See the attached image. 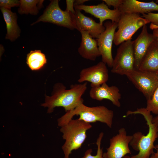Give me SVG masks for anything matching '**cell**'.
I'll return each instance as SVG.
<instances>
[{
  "mask_svg": "<svg viewBox=\"0 0 158 158\" xmlns=\"http://www.w3.org/2000/svg\"><path fill=\"white\" fill-rule=\"evenodd\" d=\"M87 82L71 85L69 89H66L62 83H58L54 86L52 95H45L44 103L41 105L48 108L47 113L52 112L55 107H63L66 112L74 109L81 102L82 98L87 89Z\"/></svg>",
  "mask_w": 158,
  "mask_h": 158,
  "instance_id": "cell-1",
  "label": "cell"
},
{
  "mask_svg": "<svg viewBox=\"0 0 158 158\" xmlns=\"http://www.w3.org/2000/svg\"><path fill=\"white\" fill-rule=\"evenodd\" d=\"M140 114L142 115L148 127V131L146 135L137 132L132 135L133 138L130 145L135 150L139 151L138 153L132 155L130 158H150L154 154V149H156L154 142L158 138L156 127L152 122V116L151 112L145 108H138L135 111H128L124 117L132 114Z\"/></svg>",
  "mask_w": 158,
  "mask_h": 158,
  "instance_id": "cell-2",
  "label": "cell"
},
{
  "mask_svg": "<svg viewBox=\"0 0 158 158\" xmlns=\"http://www.w3.org/2000/svg\"><path fill=\"white\" fill-rule=\"evenodd\" d=\"M83 102L80 103L72 110L67 111L57 120L58 126L61 127L72 119L75 115L79 116L78 118L87 123L99 121L105 123L111 128L114 117L113 111L104 106L94 107H87Z\"/></svg>",
  "mask_w": 158,
  "mask_h": 158,
  "instance_id": "cell-3",
  "label": "cell"
},
{
  "mask_svg": "<svg viewBox=\"0 0 158 158\" xmlns=\"http://www.w3.org/2000/svg\"><path fill=\"white\" fill-rule=\"evenodd\" d=\"M92 127L90 123L78 118L72 119L61 127L60 131L65 140L62 147L64 158H69L73 150L81 148L87 138V130Z\"/></svg>",
  "mask_w": 158,
  "mask_h": 158,
  "instance_id": "cell-4",
  "label": "cell"
},
{
  "mask_svg": "<svg viewBox=\"0 0 158 158\" xmlns=\"http://www.w3.org/2000/svg\"><path fill=\"white\" fill-rule=\"evenodd\" d=\"M50 1L43 14L31 25L42 21L52 23L71 30L76 29L75 14L70 12L61 10L59 6L58 0Z\"/></svg>",
  "mask_w": 158,
  "mask_h": 158,
  "instance_id": "cell-5",
  "label": "cell"
},
{
  "mask_svg": "<svg viewBox=\"0 0 158 158\" xmlns=\"http://www.w3.org/2000/svg\"><path fill=\"white\" fill-rule=\"evenodd\" d=\"M149 23L140 14L122 13L118 23V29L115 33L114 43L118 46L131 39L133 35L140 28Z\"/></svg>",
  "mask_w": 158,
  "mask_h": 158,
  "instance_id": "cell-6",
  "label": "cell"
},
{
  "mask_svg": "<svg viewBox=\"0 0 158 158\" xmlns=\"http://www.w3.org/2000/svg\"><path fill=\"white\" fill-rule=\"evenodd\" d=\"M126 76L147 100L151 99L158 87V72L134 69Z\"/></svg>",
  "mask_w": 158,
  "mask_h": 158,
  "instance_id": "cell-7",
  "label": "cell"
},
{
  "mask_svg": "<svg viewBox=\"0 0 158 158\" xmlns=\"http://www.w3.org/2000/svg\"><path fill=\"white\" fill-rule=\"evenodd\" d=\"M131 39L121 43L117 49L111 72L126 75L135 69L134 58Z\"/></svg>",
  "mask_w": 158,
  "mask_h": 158,
  "instance_id": "cell-8",
  "label": "cell"
},
{
  "mask_svg": "<svg viewBox=\"0 0 158 158\" xmlns=\"http://www.w3.org/2000/svg\"><path fill=\"white\" fill-rule=\"evenodd\" d=\"M104 25L105 28V30L96 40L102 56V61L111 68L114 61L112 46L118 23L108 21L104 23Z\"/></svg>",
  "mask_w": 158,
  "mask_h": 158,
  "instance_id": "cell-9",
  "label": "cell"
},
{
  "mask_svg": "<svg viewBox=\"0 0 158 158\" xmlns=\"http://www.w3.org/2000/svg\"><path fill=\"white\" fill-rule=\"evenodd\" d=\"M133 136L127 135L124 128H120L118 133L110 139L109 147L103 153L104 158H122L127 154H131L129 145Z\"/></svg>",
  "mask_w": 158,
  "mask_h": 158,
  "instance_id": "cell-10",
  "label": "cell"
},
{
  "mask_svg": "<svg viewBox=\"0 0 158 158\" xmlns=\"http://www.w3.org/2000/svg\"><path fill=\"white\" fill-rule=\"evenodd\" d=\"M109 78L108 71L106 64L100 61L96 64L82 69L78 81L80 83L88 81L91 87L97 86L106 83Z\"/></svg>",
  "mask_w": 158,
  "mask_h": 158,
  "instance_id": "cell-11",
  "label": "cell"
},
{
  "mask_svg": "<svg viewBox=\"0 0 158 158\" xmlns=\"http://www.w3.org/2000/svg\"><path fill=\"white\" fill-rule=\"evenodd\" d=\"M74 8L83 10L85 13L91 14L99 18V23L103 25L104 21L110 20L112 22L118 23L121 15L118 9L113 10L109 9L104 2L95 5L84 4L74 6Z\"/></svg>",
  "mask_w": 158,
  "mask_h": 158,
  "instance_id": "cell-12",
  "label": "cell"
},
{
  "mask_svg": "<svg viewBox=\"0 0 158 158\" xmlns=\"http://www.w3.org/2000/svg\"><path fill=\"white\" fill-rule=\"evenodd\" d=\"M155 40L152 34L148 32L146 25L143 27L137 37L133 41L134 68L138 69L141 61L151 44Z\"/></svg>",
  "mask_w": 158,
  "mask_h": 158,
  "instance_id": "cell-13",
  "label": "cell"
},
{
  "mask_svg": "<svg viewBox=\"0 0 158 158\" xmlns=\"http://www.w3.org/2000/svg\"><path fill=\"white\" fill-rule=\"evenodd\" d=\"M91 87L89 95L91 98L99 101L107 99L116 106L120 107L119 100L121 98V95L117 87L114 85L109 86L106 83L99 86Z\"/></svg>",
  "mask_w": 158,
  "mask_h": 158,
  "instance_id": "cell-14",
  "label": "cell"
},
{
  "mask_svg": "<svg viewBox=\"0 0 158 158\" xmlns=\"http://www.w3.org/2000/svg\"><path fill=\"white\" fill-rule=\"evenodd\" d=\"M75 10L76 29L80 32L82 30L87 32L93 38L97 39L105 30L104 25L97 23L92 18L85 16L81 10Z\"/></svg>",
  "mask_w": 158,
  "mask_h": 158,
  "instance_id": "cell-15",
  "label": "cell"
},
{
  "mask_svg": "<svg viewBox=\"0 0 158 158\" xmlns=\"http://www.w3.org/2000/svg\"><path fill=\"white\" fill-rule=\"evenodd\" d=\"M81 41L78 52L83 58L95 61L101 56L98 49L97 42L87 32L82 30Z\"/></svg>",
  "mask_w": 158,
  "mask_h": 158,
  "instance_id": "cell-16",
  "label": "cell"
},
{
  "mask_svg": "<svg viewBox=\"0 0 158 158\" xmlns=\"http://www.w3.org/2000/svg\"><path fill=\"white\" fill-rule=\"evenodd\" d=\"M118 9L121 14L141 13L142 15L158 11V4L153 1L150 2H143L136 0H124Z\"/></svg>",
  "mask_w": 158,
  "mask_h": 158,
  "instance_id": "cell-17",
  "label": "cell"
},
{
  "mask_svg": "<svg viewBox=\"0 0 158 158\" xmlns=\"http://www.w3.org/2000/svg\"><path fill=\"white\" fill-rule=\"evenodd\" d=\"M0 9L6 25L7 33L5 38L14 41L20 36L21 32L17 22L16 13L4 7H0Z\"/></svg>",
  "mask_w": 158,
  "mask_h": 158,
  "instance_id": "cell-18",
  "label": "cell"
},
{
  "mask_svg": "<svg viewBox=\"0 0 158 158\" xmlns=\"http://www.w3.org/2000/svg\"><path fill=\"white\" fill-rule=\"evenodd\" d=\"M138 69L158 72V42L156 39L148 49Z\"/></svg>",
  "mask_w": 158,
  "mask_h": 158,
  "instance_id": "cell-19",
  "label": "cell"
},
{
  "mask_svg": "<svg viewBox=\"0 0 158 158\" xmlns=\"http://www.w3.org/2000/svg\"><path fill=\"white\" fill-rule=\"evenodd\" d=\"M45 55L40 50L31 51L27 55L26 63L32 70L41 69L47 63Z\"/></svg>",
  "mask_w": 158,
  "mask_h": 158,
  "instance_id": "cell-20",
  "label": "cell"
},
{
  "mask_svg": "<svg viewBox=\"0 0 158 158\" xmlns=\"http://www.w3.org/2000/svg\"><path fill=\"white\" fill-rule=\"evenodd\" d=\"M43 0H20L18 11L20 14H30L37 15L39 10L43 7Z\"/></svg>",
  "mask_w": 158,
  "mask_h": 158,
  "instance_id": "cell-21",
  "label": "cell"
},
{
  "mask_svg": "<svg viewBox=\"0 0 158 158\" xmlns=\"http://www.w3.org/2000/svg\"><path fill=\"white\" fill-rule=\"evenodd\" d=\"M103 135V133H100L97 138L96 144L97 147L96 155H92V150L91 149H89L85 152L84 155L81 158H104L103 157V148H101V141Z\"/></svg>",
  "mask_w": 158,
  "mask_h": 158,
  "instance_id": "cell-22",
  "label": "cell"
},
{
  "mask_svg": "<svg viewBox=\"0 0 158 158\" xmlns=\"http://www.w3.org/2000/svg\"><path fill=\"white\" fill-rule=\"evenodd\" d=\"M146 109L156 115H158V87L151 99L147 100Z\"/></svg>",
  "mask_w": 158,
  "mask_h": 158,
  "instance_id": "cell-23",
  "label": "cell"
},
{
  "mask_svg": "<svg viewBox=\"0 0 158 158\" xmlns=\"http://www.w3.org/2000/svg\"><path fill=\"white\" fill-rule=\"evenodd\" d=\"M142 17L151 23L150 27L151 29L158 28V13H148L143 14Z\"/></svg>",
  "mask_w": 158,
  "mask_h": 158,
  "instance_id": "cell-24",
  "label": "cell"
},
{
  "mask_svg": "<svg viewBox=\"0 0 158 158\" xmlns=\"http://www.w3.org/2000/svg\"><path fill=\"white\" fill-rule=\"evenodd\" d=\"M20 1L18 0H0V7L11 9L12 7L19 6Z\"/></svg>",
  "mask_w": 158,
  "mask_h": 158,
  "instance_id": "cell-25",
  "label": "cell"
},
{
  "mask_svg": "<svg viewBox=\"0 0 158 158\" xmlns=\"http://www.w3.org/2000/svg\"><path fill=\"white\" fill-rule=\"evenodd\" d=\"M108 7L113 6L114 9H118L123 4L124 0H102Z\"/></svg>",
  "mask_w": 158,
  "mask_h": 158,
  "instance_id": "cell-26",
  "label": "cell"
},
{
  "mask_svg": "<svg viewBox=\"0 0 158 158\" xmlns=\"http://www.w3.org/2000/svg\"><path fill=\"white\" fill-rule=\"evenodd\" d=\"M74 0H66V11L68 12H70L75 14V12L74 7Z\"/></svg>",
  "mask_w": 158,
  "mask_h": 158,
  "instance_id": "cell-27",
  "label": "cell"
},
{
  "mask_svg": "<svg viewBox=\"0 0 158 158\" xmlns=\"http://www.w3.org/2000/svg\"><path fill=\"white\" fill-rule=\"evenodd\" d=\"M152 122L156 127L158 136V115L153 118Z\"/></svg>",
  "mask_w": 158,
  "mask_h": 158,
  "instance_id": "cell-28",
  "label": "cell"
},
{
  "mask_svg": "<svg viewBox=\"0 0 158 158\" xmlns=\"http://www.w3.org/2000/svg\"><path fill=\"white\" fill-rule=\"evenodd\" d=\"M89 0H75L74 2V6H79L83 4Z\"/></svg>",
  "mask_w": 158,
  "mask_h": 158,
  "instance_id": "cell-29",
  "label": "cell"
},
{
  "mask_svg": "<svg viewBox=\"0 0 158 158\" xmlns=\"http://www.w3.org/2000/svg\"><path fill=\"white\" fill-rule=\"evenodd\" d=\"M152 34L155 37L156 40L158 42V28L153 30Z\"/></svg>",
  "mask_w": 158,
  "mask_h": 158,
  "instance_id": "cell-30",
  "label": "cell"
},
{
  "mask_svg": "<svg viewBox=\"0 0 158 158\" xmlns=\"http://www.w3.org/2000/svg\"><path fill=\"white\" fill-rule=\"evenodd\" d=\"M156 152L154 154V158H158V144L155 145Z\"/></svg>",
  "mask_w": 158,
  "mask_h": 158,
  "instance_id": "cell-31",
  "label": "cell"
},
{
  "mask_svg": "<svg viewBox=\"0 0 158 158\" xmlns=\"http://www.w3.org/2000/svg\"><path fill=\"white\" fill-rule=\"evenodd\" d=\"M123 158H130V157L126 155ZM150 158H154V154H152Z\"/></svg>",
  "mask_w": 158,
  "mask_h": 158,
  "instance_id": "cell-32",
  "label": "cell"
},
{
  "mask_svg": "<svg viewBox=\"0 0 158 158\" xmlns=\"http://www.w3.org/2000/svg\"><path fill=\"white\" fill-rule=\"evenodd\" d=\"M156 3H158V0H157L156 1Z\"/></svg>",
  "mask_w": 158,
  "mask_h": 158,
  "instance_id": "cell-33",
  "label": "cell"
}]
</instances>
